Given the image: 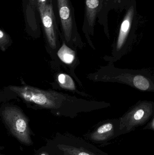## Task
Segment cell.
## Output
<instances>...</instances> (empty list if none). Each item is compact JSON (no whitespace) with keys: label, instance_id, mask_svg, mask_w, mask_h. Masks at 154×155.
Segmentation results:
<instances>
[{"label":"cell","instance_id":"1","mask_svg":"<svg viewBox=\"0 0 154 155\" xmlns=\"http://www.w3.org/2000/svg\"><path fill=\"white\" fill-rule=\"evenodd\" d=\"M10 89L25 101L44 108H56L60 104L63 97L57 92L43 90L29 86H11Z\"/></svg>","mask_w":154,"mask_h":155},{"label":"cell","instance_id":"14","mask_svg":"<svg viewBox=\"0 0 154 155\" xmlns=\"http://www.w3.org/2000/svg\"><path fill=\"white\" fill-rule=\"evenodd\" d=\"M150 127H151V128H152L153 130L154 129V119H152V122L151 123V125H150Z\"/></svg>","mask_w":154,"mask_h":155},{"label":"cell","instance_id":"5","mask_svg":"<svg viewBox=\"0 0 154 155\" xmlns=\"http://www.w3.org/2000/svg\"><path fill=\"white\" fill-rule=\"evenodd\" d=\"M59 13L64 36L67 42L69 41L72 34L73 21L68 0H57Z\"/></svg>","mask_w":154,"mask_h":155},{"label":"cell","instance_id":"15","mask_svg":"<svg viewBox=\"0 0 154 155\" xmlns=\"http://www.w3.org/2000/svg\"><path fill=\"white\" fill-rule=\"evenodd\" d=\"M38 2H40L46 4L47 0H38Z\"/></svg>","mask_w":154,"mask_h":155},{"label":"cell","instance_id":"16","mask_svg":"<svg viewBox=\"0 0 154 155\" xmlns=\"http://www.w3.org/2000/svg\"><path fill=\"white\" fill-rule=\"evenodd\" d=\"M40 155H49L48 153H42Z\"/></svg>","mask_w":154,"mask_h":155},{"label":"cell","instance_id":"6","mask_svg":"<svg viewBox=\"0 0 154 155\" xmlns=\"http://www.w3.org/2000/svg\"><path fill=\"white\" fill-rule=\"evenodd\" d=\"M134 14V7L131 6L127 11L120 26L116 43V50L118 51L123 48L127 38L131 29Z\"/></svg>","mask_w":154,"mask_h":155},{"label":"cell","instance_id":"2","mask_svg":"<svg viewBox=\"0 0 154 155\" xmlns=\"http://www.w3.org/2000/svg\"><path fill=\"white\" fill-rule=\"evenodd\" d=\"M2 116L12 134L24 144H32L30 130L27 117L21 111L15 107H5Z\"/></svg>","mask_w":154,"mask_h":155},{"label":"cell","instance_id":"4","mask_svg":"<svg viewBox=\"0 0 154 155\" xmlns=\"http://www.w3.org/2000/svg\"><path fill=\"white\" fill-rule=\"evenodd\" d=\"M38 6L48 42L52 49H56L57 38L52 5L51 4H47L38 2Z\"/></svg>","mask_w":154,"mask_h":155},{"label":"cell","instance_id":"12","mask_svg":"<svg viewBox=\"0 0 154 155\" xmlns=\"http://www.w3.org/2000/svg\"><path fill=\"white\" fill-rule=\"evenodd\" d=\"M133 84L136 88L142 91H147L151 87L150 81L142 75H137L134 78Z\"/></svg>","mask_w":154,"mask_h":155},{"label":"cell","instance_id":"7","mask_svg":"<svg viewBox=\"0 0 154 155\" xmlns=\"http://www.w3.org/2000/svg\"><path fill=\"white\" fill-rule=\"evenodd\" d=\"M115 127L112 123H107L98 127L90 135V139L95 142H103L114 134Z\"/></svg>","mask_w":154,"mask_h":155},{"label":"cell","instance_id":"8","mask_svg":"<svg viewBox=\"0 0 154 155\" xmlns=\"http://www.w3.org/2000/svg\"><path fill=\"white\" fill-rule=\"evenodd\" d=\"M99 4V0H86V16L90 26L95 23Z\"/></svg>","mask_w":154,"mask_h":155},{"label":"cell","instance_id":"3","mask_svg":"<svg viewBox=\"0 0 154 155\" xmlns=\"http://www.w3.org/2000/svg\"><path fill=\"white\" fill-rule=\"evenodd\" d=\"M152 114V104L148 102L141 103L121 118L119 129L130 131L136 127L143 124L151 117Z\"/></svg>","mask_w":154,"mask_h":155},{"label":"cell","instance_id":"13","mask_svg":"<svg viewBox=\"0 0 154 155\" xmlns=\"http://www.w3.org/2000/svg\"><path fill=\"white\" fill-rule=\"evenodd\" d=\"M11 42L10 37L3 31L0 30V49L4 51Z\"/></svg>","mask_w":154,"mask_h":155},{"label":"cell","instance_id":"9","mask_svg":"<svg viewBox=\"0 0 154 155\" xmlns=\"http://www.w3.org/2000/svg\"><path fill=\"white\" fill-rule=\"evenodd\" d=\"M57 54L61 61L68 65L73 64L76 59L75 52L64 43L58 51Z\"/></svg>","mask_w":154,"mask_h":155},{"label":"cell","instance_id":"10","mask_svg":"<svg viewBox=\"0 0 154 155\" xmlns=\"http://www.w3.org/2000/svg\"><path fill=\"white\" fill-rule=\"evenodd\" d=\"M57 80L61 87L70 90L75 89V84L72 78L65 74H60L57 77Z\"/></svg>","mask_w":154,"mask_h":155},{"label":"cell","instance_id":"11","mask_svg":"<svg viewBox=\"0 0 154 155\" xmlns=\"http://www.w3.org/2000/svg\"><path fill=\"white\" fill-rule=\"evenodd\" d=\"M59 149L69 155H96L93 153L83 149L81 147H76L69 146L61 145Z\"/></svg>","mask_w":154,"mask_h":155}]
</instances>
